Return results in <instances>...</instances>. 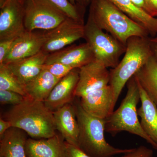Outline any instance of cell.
<instances>
[{"label": "cell", "mask_w": 157, "mask_h": 157, "mask_svg": "<svg viewBox=\"0 0 157 157\" xmlns=\"http://www.w3.org/2000/svg\"><path fill=\"white\" fill-rule=\"evenodd\" d=\"M125 97L119 107L105 121V132L115 136L121 132H126L143 138L157 150V145L144 131L138 119L137 105L140 101L139 86L135 76L127 83Z\"/></svg>", "instance_id": "277c9868"}, {"label": "cell", "mask_w": 157, "mask_h": 157, "mask_svg": "<svg viewBox=\"0 0 157 157\" xmlns=\"http://www.w3.org/2000/svg\"><path fill=\"white\" fill-rule=\"evenodd\" d=\"M95 59L91 48L86 42L67 46L55 52L49 54L45 63H59L79 69Z\"/></svg>", "instance_id": "5bb4252c"}, {"label": "cell", "mask_w": 157, "mask_h": 157, "mask_svg": "<svg viewBox=\"0 0 157 157\" xmlns=\"http://www.w3.org/2000/svg\"><path fill=\"white\" fill-rule=\"evenodd\" d=\"M52 4L62 11L67 17L84 22L85 9L71 4L69 0H48Z\"/></svg>", "instance_id": "cb8c5ba5"}, {"label": "cell", "mask_w": 157, "mask_h": 157, "mask_svg": "<svg viewBox=\"0 0 157 157\" xmlns=\"http://www.w3.org/2000/svg\"><path fill=\"white\" fill-rule=\"evenodd\" d=\"M60 79L43 70L39 75L24 86L27 97L43 102Z\"/></svg>", "instance_id": "ffe728a7"}, {"label": "cell", "mask_w": 157, "mask_h": 157, "mask_svg": "<svg viewBox=\"0 0 157 157\" xmlns=\"http://www.w3.org/2000/svg\"><path fill=\"white\" fill-rule=\"evenodd\" d=\"M16 38L0 41V65L3 64Z\"/></svg>", "instance_id": "83f0119b"}, {"label": "cell", "mask_w": 157, "mask_h": 157, "mask_svg": "<svg viewBox=\"0 0 157 157\" xmlns=\"http://www.w3.org/2000/svg\"><path fill=\"white\" fill-rule=\"evenodd\" d=\"M25 153L27 157H67L66 142L57 133L48 138H28Z\"/></svg>", "instance_id": "9a60e30c"}, {"label": "cell", "mask_w": 157, "mask_h": 157, "mask_svg": "<svg viewBox=\"0 0 157 157\" xmlns=\"http://www.w3.org/2000/svg\"><path fill=\"white\" fill-rule=\"evenodd\" d=\"M0 90L12 91L27 97L23 86L17 81L5 64L0 65Z\"/></svg>", "instance_id": "603a6c76"}, {"label": "cell", "mask_w": 157, "mask_h": 157, "mask_svg": "<svg viewBox=\"0 0 157 157\" xmlns=\"http://www.w3.org/2000/svg\"><path fill=\"white\" fill-rule=\"evenodd\" d=\"M46 39L45 32L25 30L15 39L3 64L9 63L39 53Z\"/></svg>", "instance_id": "8fae6325"}, {"label": "cell", "mask_w": 157, "mask_h": 157, "mask_svg": "<svg viewBox=\"0 0 157 157\" xmlns=\"http://www.w3.org/2000/svg\"><path fill=\"white\" fill-rule=\"evenodd\" d=\"M74 68L61 63H53L43 65V70L48 71L53 76L61 79L73 70Z\"/></svg>", "instance_id": "d4e9b609"}, {"label": "cell", "mask_w": 157, "mask_h": 157, "mask_svg": "<svg viewBox=\"0 0 157 157\" xmlns=\"http://www.w3.org/2000/svg\"><path fill=\"white\" fill-rule=\"evenodd\" d=\"M83 39L91 48L95 59L107 68L115 67L126 49V45L100 29L89 14Z\"/></svg>", "instance_id": "8992f818"}, {"label": "cell", "mask_w": 157, "mask_h": 157, "mask_svg": "<svg viewBox=\"0 0 157 157\" xmlns=\"http://www.w3.org/2000/svg\"><path fill=\"white\" fill-rule=\"evenodd\" d=\"M133 21L148 31L150 36L157 35V17L151 16L135 6L131 0H107Z\"/></svg>", "instance_id": "44dd1931"}, {"label": "cell", "mask_w": 157, "mask_h": 157, "mask_svg": "<svg viewBox=\"0 0 157 157\" xmlns=\"http://www.w3.org/2000/svg\"></svg>", "instance_id": "e575fe53"}, {"label": "cell", "mask_w": 157, "mask_h": 157, "mask_svg": "<svg viewBox=\"0 0 157 157\" xmlns=\"http://www.w3.org/2000/svg\"><path fill=\"white\" fill-rule=\"evenodd\" d=\"M25 97L12 91L0 90V103L2 105L11 104L13 106L22 103Z\"/></svg>", "instance_id": "484cf974"}, {"label": "cell", "mask_w": 157, "mask_h": 157, "mask_svg": "<svg viewBox=\"0 0 157 157\" xmlns=\"http://www.w3.org/2000/svg\"><path fill=\"white\" fill-rule=\"evenodd\" d=\"M26 30L49 31L63 22L67 15L48 0H24Z\"/></svg>", "instance_id": "52a82bcc"}, {"label": "cell", "mask_w": 157, "mask_h": 157, "mask_svg": "<svg viewBox=\"0 0 157 157\" xmlns=\"http://www.w3.org/2000/svg\"><path fill=\"white\" fill-rule=\"evenodd\" d=\"M67 157H91L85 153L78 147L70 144L66 142Z\"/></svg>", "instance_id": "f1b7e54d"}, {"label": "cell", "mask_w": 157, "mask_h": 157, "mask_svg": "<svg viewBox=\"0 0 157 157\" xmlns=\"http://www.w3.org/2000/svg\"><path fill=\"white\" fill-rule=\"evenodd\" d=\"M84 25V22L67 17L56 27L45 32L46 41L42 51L52 53L83 38Z\"/></svg>", "instance_id": "ba28073f"}, {"label": "cell", "mask_w": 157, "mask_h": 157, "mask_svg": "<svg viewBox=\"0 0 157 157\" xmlns=\"http://www.w3.org/2000/svg\"><path fill=\"white\" fill-rule=\"evenodd\" d=\"M134 76L157 106V60L154 55Z\"/></svg>", "instance_id": "7402d4cb"}, {"label": "cell", "mask_w": 157, "mask_h": 157, "mask_svg": "<svg viewBox=\"0 0 157 157\" xmlns=\"http://www.w3.org/2000/svg\"><path fill=\"white\" fill-rule=\"evenodd\" d=\"M90 15L97 25L124 45L132 37H150L146 29L107 0H92Z\"/></svg>", "instance_id": "7a4b0ae2"}, {"label": "cell", "mask_w": 157, "mask_h": 157, "mask_svg": "<svg viewBox=\"0 0 157 157\" xmlns=\"http://www.w3.org/2000/svg\"><path fill=\"white\" fill-rule=\"evenodd\" d=\"M110 73L103 64L94 59L79 68V78L75 97L80 98L91 92L109 84Z\"/></svg>", "instance_id": "30bf717a"}, {"label": "cell", "mask_w": 157, "mask_h": 157, "mask_svg": "<svg viewBox=\"0 0 157 157\" xmlns=\"http://www.w3.org/2000/svg\"><path fill=\"white\" fill-rule=\"evenodd\" d=\"M79 103L89 114L102 119H106L114 111L116 105L113 92L109 85L82 97Z\"/></svg>", "instance_id": "7c38bea8"}, {"label": "cell", "mask_w": 157, "mask_h": 157, "mask_svg": "<svg viewBox=\"0 0 157 157\" xmlns=\"http://www.w3.org/2000/svg\"><path fill=\"white\" fill-rule=\"evenodd\" d=\"M12 127L11 124L9 121L1 117L0 118V138L2 137L5 132Z\"/></svg>", "instance_id": "4dcf8cb0"}, {"label": "cell", "mask_w": 157, "mask_h": 157, "mask_svg": "<svg viewBox=\"0 0 157 157\" xmlns=\"http://www.w3.org/2000/svg\"><path fill=\"white\" fill-rule=\"evenodd\" d=\"M71 4L74 6L85 9L89 5H90L92 0H69Z\"/></svg>", "instance_id": "1f68e13d"}, {"label": "cell", "mask_w": 157, "mask_h": 157, "mask_svg": "<svg viewBox=\"0 0 157 157\" xmlns=\"http://www.w3.org/2000/svg\"><path fill=\"white\" fill-rule=\"evenodd\" d=\"M149 42L154 56L157 60V35L154 37H150Z\"/></svg>", "instance_id": "836d02e7"}, {"label": "cell", "mask_w": 157, "mask_h": 157, "mask_svg": "<svg viewBox=\"0 0 157 157\" xmlns=\"http://www.w3.org/2000/svg\"><path fill=\"white\" fill-rule=\"evenodd\" d=\"M4 118L10 122L12 127L22 129L33 139L49 138L56 134L53 112L44 102L29 97L13 106Z\"/></svg>", "instance_id": "6da1fadb"}, {"label": "cell", "mask_w": 157, "mask_h": 157, "mask_svg": "<svg viewBox=\"0 0 157 157\" xmlns=\"http://www.w3.org/2000/svg\"><path fill=\"white\" fill-rule=\"evenodd\" d=\"M121 157H154L153 151L146 146H140L133 148L132 151L124 154Z\"/></svg>", "instance_id": "4316f807"}, {"label": "cell", "mask_w": 157, "mask_h": 157, "mask_svg": "<svg viewBox=\"0 0 157 157\" xmlns=\"http://www.w3.org/2000/svg\"><path fill=\"white\" fill-rule=\"evenodd\" d=\"M79 127L78 147L91 157H114L132 151L133 148L114 147L106 141L105 119L89 114L79 101L73 104Z\"/></svg>", "instance_id": "3957f363"}, {"label": "cell", "mask_w": 157, "mask_h": 157, "mask_svg": "<svg viewBox=\"0 0 157 157\" xmlns=\"http://www.w3.org/2000/svg\"><path fill=\"white\" fill-rule=\"evenodd\" d=\"M53 114L56 130L67 143L78 147L79 127L74 105L66 104Z\"/></svg>", "instance_id": "e0dca14e"}, {"label": "cell", "mask_w": 157, "mask_h": 157, "mask_svg": "<svg viewBox=\"0 0 157 157\" xmlns=\"http://www.w3.org/2000/svg\"><path fill=\"white\" fill-rule=\"evenodd\" d=\"M137 83L140 91V102L137 113L140 118V124L144 132L157 145V106Z\"/></svg>", "instance_id": "ac0fdd59"}, {"label": "cell", "mask_w": 157, "mask_h": 157, "mask_svg": "<svg viewBox=\"0 0 157 157\" xmlns=\"http://www.w3.org/2000/svg\"><path fill=\"white\" fill-rule=\"evenodd\" d=\"M149 37L130 38L127 42L123 58L115 67L109 71V85L113 92L115 104L129 79L153 56Z\"/></svg>", "instance_id": "5b68a950"}, {"label": "cell", "mask_w": 157, "mask_h": 157, "mask_svg": "<svg viewBox=\"0 0 157 157\" xmlns=\"http://www.w3.org/2000/svg\"><path fill=\"white\" fill-rule=\"evenodd\" d=\"M48 54L41 51L33 56L5 64L24 87L42 72Z\"/></svg>", "instance_id": "2e32d148"}, {"label": "cell", "mask_w": 157, "mask_h": 157, "mask_svg": "<svg viewBox=\"0 0 157 157\" xmlns=\"http://www.w3.org/2000/svg\"><path fill=\"white\" fill-rule=\"evenodd\" d=\"M145 2L148 8L149 14L157 17V0H145Z\"/></svg>", "instance_id": "f546056e"}, {"label": "cell", "mask_w": 157, "mask_h": 157, "mask_svg": "<svg viewBox=\"0 0 157 157\" xmlns=\"http://www.w3.org/2000/svg\"><path fill=\"white\" fill-rule=\"evenodd\" d=\"M132 3L138 8L143 10L149 14L148 9L145 2V0H131Z\"/></svg>", "instance_id": "d6a6232c"}, {"label": "cell", "mask_w": 157, "mask_h": 157, "mask_svg": "<svg viewBox=\"0 0 157 157\" xmlns=\"http://www.w3.org/2000/svg\"><path fill=\"white\" fill-rule=\"evenodd\" d=\"M0 8V41L17 38L26 30L24 0H7Z\"/></svg>", "instance_id": "9c48e42d"}, {"label": "cell", "mask_w": 157, "mask_h": 157, "mask_svg": "<svg viewBox=\"0 0 157 157\" xmlns=\"http://www.w3.org/2000/svg\"><path fill=\"white\" fill-rule=\"evenodd\" d=\"M22 129L12 127L8 129L0 141V157H27L25 145L28 138Z\"/></svg>", "instance_id": "d6986e66"}, {"label": "cell", "mask_w": 157, "mask_h": 157, "mask_svg": "<svg viewBox=\"0 0 157 157\" xmlns=\"http://www.w3.org/2000/svg\"><path fill=\"white\" fill-rule=\"evenodd\" d=\"M78 78L79 69H75L61 78L48 98L43 101L45 106L53 112L66 104L71 103L75 98Z\"/></svg>", "instance_id": "4fadbf2b"}]
</instances>
